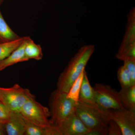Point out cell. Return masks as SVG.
Returning a JSON list of instances; mask_svg holds the SVG:
<instances>
[{
	"instance_id": "cell-11",
	"label": "cell",
	"mask_w": 135,
	"mask_h": 135,
	"mask_svg": "<svg viewBox=\"0 0 135 135\" xmlns=\"http://www.w3.org/2000/svg\"><path fill=\"white\" fill-rule=\"evenodd\" d=\"M27 38V36L24 37V39L21 44L7 58L0 62V65L4 69L17 63L28 60L25 53Z\"/></svg>"
},
{
	"instance_id": "cell-13",
	"label": "cell",
	"mask_w": 135,
	"mask_h": 135,
	"mask_svg": "<svg viewBox=\"0 0 135 135\" xmlns=\"http://www.w3.org/2000/svg\"><path fill=\"white\" fill-rule=\"evenodd\" d=\"M119 92L121 101L125 109L135 111V85L121 88Z\"/></svg>"
},
{
	"instance_id": "cell-2",
	"label": "cell",
	"mask_w": 135,
	"mask_h": 135,
	"mask_svg": "<svg viewBox=\"0 0 135 135\" xmlns=\"http://www.w3.org/2000/svg\"><path fill=\"white\" fill-rule=\"evenodd\" d=\"M75 113L89 130L107 127L111 119L110 110L103 108L96 103L78 100Z\"/></svg>"
},
{
	"instance_id": "cell-6",
	"label": "cell",
	"mask_w": 135,
	"mask_h": 135,
	"mask_svg": "<svg viewBox=\"0 0 135 135\" xmlns=\"http://www.w3.org/2000/svg\"><path fill=\"white\" fill-rule=\"evenodd\" d=\"M94 89L96 103L107 110L124 108L121 101L119 92L109 85L96 83Z\"/></svg>"
},
{
	"instance_id": "cell-20",
	"label": "cell",
	"mask_w": 135,
	"mask_h": 135,
	"mask_svg": "<svg viewBox=\"0 0 135 135\" xmlns=\"http://www.w3.org/2000/svg\"><path fill=\"white\" fill-rule=\"evenodd\" d=\"M123 62V65L126 66L130 74L131 85H135V60L128 59Z\"/></svg>"
},
{
	"instance_id": "cell-21",
	"label": "cell",
	"mask_w": 135,
	"mask_h": 135,
	"mask_svg": "<svg viewBox=\"0 0 135 135\" xmlns=\"http://www.w3.org/2000/svg\"><path fill=\"white\" fill-rule=\"evenodd\" d=\"M108 135H122V132L119 126L115 122L111 119L107 127Z\"/></svg>"
},
{
	"instance_id": "cell-25",
	"label": "cell",
	"mask_w": 135,
	"mask_h": 135,
	"mask_svg": "<svg viewBox=\"0 0 135 135\" xmlns=\"http://www.w3.org/2000/svg\"><path fill=\"white\" fill-rule=\"evenodd\" d=\"M4 124H5V123L4 122H3L1 121H0V127L4 126Z\"/></svg>"
},
{
	"instance_id": "cell-15",
	"label": "cell",
	"mask_w": 135,
	"mask_h": 135,
	"mask_svg": "<svg viewBox=\"0 0 135 135\" xmlns=\"http://www.w3.org/2000/svg\"><path fill=\"white\" fill-rule=\"evenodd\" d=\"M25 53L28 60L30 59L39 60L43 57V53L41 46L36 44L30 37L27 36L25 47Z\"/></svg>"
},
{
	"instance_id": "cell-28",
	"label": "cell",
	"mask_w": 135,
	"mask_h": 135,
	"mask_svg": "<svg viewBox=\"0 0 135 135\" xmlns=\"http://www.w3.org/2000/svg\"><path fill=\"white\" fill-rule=\"evenodd\" d=\"M1 0H0V2H1Z\"/></svg>"
},
{
	"instance_id": "cell-27",
	"label": "cell",
	"mask_w": 135,
	"mask_h": 135,
	"mask_svg": "<svg viewBox=\"0 0 135 135\" xmlns=\"http://www.w3.org/2000/svg\"><path fill=\"white\" fill-rule=\"evenodd\" d=\"M4 42V41H3L2 40H1V39H0V42Z\"/></svg>"
},
{
	"instance_id": "cell-16",
	"label": "cell",
	"mask_w": 135,
	"mask_h": 135,
	"mask_svg": "<svg viewBox=\"0 0 135 135\" xmlns=\"http://www.w3.org/2000/svg\"><path fill=\"white\" fill-rule=\"evenodd\" d=\"M24 37L11 41L0 42V62L4 60L11 54L23 42Z\"/></svg>"
},
{
	"instance_id": "cell-5",
	"label": "cell",
	"mask_w": 135,
	"mask_h": 135,
	"mask_svg": "<svg viewBox=\"0 0 135 135\" xmlns=\"http://www.w3.org/2000/svg\"><path fill=\"white\" fill-rule=\"evenodd\" d=\"M19 113L26 120L36 126L43 127L52 126L49 108L36 101L35 97L27 100Z\"/></svg>"
},
{
	"instance_id": "cell-4",
	"label": "cell",
	"mask_w": 135,
	"mask_h": 135,
	"mask_svg": "<svg viewBox=\"0 0 135 135\" xmlns=\"http://www.w3.org/2000/svg\"><path fill=\"white\" fill-rule=\"evenodd\" d=\"M34 97L29 90L23 88L18 84L9 88L0 87V103L12 112L19 113L25 103Z\"/></svg>"
},
{
	"instance_id": "cell-10",
	"label": "cell",
	"mask_w": 135,
	"mask_h": 135,
	"mask_svg": "<svg viewBox=\"0 0 135 135\" xmlns=\"http://www.w3.org/2000/svg\"><path fill=\"white\" fill-rule=\"evenodd\" d=\"M4 128L8 135H25L24 118L20 113L12 112L9 119L4 124Z\"/></svg>"
},
{
	"instance_id": "cell-23",
	"label": "cell",
	"mask_w": 135,
	"mask_h": 135,
	"mask_svg": "<svg viewBox=\"0 0 135 135\" xmlns=\"http://www.w3.org/2000/svg\"><path fill=\"white\" fill-rule=\"evenodd\" d=\"M108 135L107 127L98 128L89 130L87 135Z\"/></svg>"
},
{
	"instance_id": "cell-3",
	"label": "cell",
	"mask_w": 135,
	"mask_h": 135,
	"mask_svg": "<svg viewBox=\"0 0 135 135\" xmlns=\"http://www.w3.org/2000/svg\"><path fill=\"white\" fill-rule=\"evenodd\" d=\"M67 94L56 89L51 94L49 105L52 126H57L75 113L77 103Z\"/></svg>"
},
{
	"instance_id": "cell-22",
	"label": "cell",
	"mask_w": 135,
	"mask_h": 135,
	"mask_svg": "<svg viewBox=\"0 0 135 135\" xmlns=\"http://www.w3.org/2000/svg\"><path fill=\"white\" fill-rule=\"evenodd\" d=\"M12 112L8 107L0 103V121L6 123L9 119Z\"/></svg>"
},
{
	"instance_id": "cell-19",
	"label": "cell",
	"mask_w": 135,
	"mask_h": 135,
	"mask_svg": "<svg viewBox=\"0 0 135 135\" xmlns=\"http://www.w3.org/2000/svg\"><path fill=\"white\" fill-rule=\"evenodd\" d=\"M117 76L121 88H128L132 86L130 74L125 65L122 66L119 68Z\"/></svg>"
},
{
	"instance_id": "cell-18",
	"label": "cell",
	"mask_w": 135,
	"mask_h": 135,
	"mask_svg": "<svg viewBox=\"0 0 135 135\" xmlns=\"http://www.w3.org/2000/svg\"><path fill=\"white\" fill-rule=\"evenodd\" d=\"M84 70H83V71L80 74L79 76L73 83L67 94L68 97L72 99L76 102V103L78 102L79 99L80 89L83 79Z\"/></svg>"
},
{
	"instance_id": "cell-26",
	"label": "cell",
	"mask_w": 135,
	"mask_h": 135,
	"mask_svg": "<svg viewBox=\"0 0 135 135\" xmlns=\"http://www.w3.org/2000/svg\"><path fill=\"white\" fill-rule=\"evenodd\" d=\"M3 69H4V68L1 65H0V71L3 70Z\"/></svg>"
},
{
	"instance_id": "cell-8",
	"label": "cell",
	"mask_w": 135,
	"mask_h": 135,
	"mask_svg": "<svg viewBox=\"0 0 135 135\" xmlns=\"http://www.w3.org/2000/svg\"><path fill=\"white\" fill-rule=\"evenodd\" d=\"M55 127L58 135H87L89 131L75 112Z\"/></svg>"
},
{
	"instance_id": "cell-14",
	"label": "cell",
	"mask_w": 135,
	"mask_h": 135,
	"mask_svg": "<svg viewBox=\"0 0 135 135\" xmlns=\"http://www.w3.org/2000/svg\"><path fill=\"white\" fill-rule=\"evenodd\" d=\"M79 100L91 103H96L94 89L90 85L85 70L84 71L83 79L80 89Z\"/></svg>"
},
{
	"instance_id": "cell-12",
	"label": "cell",
	"mask_w": 135,
	"mask_h": 135,
	"mask_svg": "<svg viewBox=\"0 0 135 135\" xmlns=\"http://www.w3.org/2000/svg\"><path fill=\"white\" fill-rule=\"evenodd\" d=\"M25 135H58L55 126L40 127L30 123L25 119Z\"/></svg>"
},
{
	"instance_id": "cell-24",
	"label": "cell",
	"mask_w": 135,
	"mask_h": 135,
	"mask_svg": "<svg viewBox=\"0 0 135 135\" xmlns=\"http://www.w3.org/2000/svg\"><path fill=\"white\" fill-rule=\"evenodd\" d=\"M4 126L0 127V135H4Z\"/></svg>"
},
{
	"instance_id": "cell-9",
	"label": "cell",
	"mask_w": 135,
	"mask_h": 135,
	"mask_svg": "<svg viewBox=\"0 0 135 135\" xmlns=\"http://www.w3.org/2000/svg\"><path fill=\"white\" fill-rule=\"evenodd\" d=\"M126 29L118 54H123L135 47V9L133 8L128 15Z\"/></svg>"
},
{
	"instance_id": "cell-17",
	"label": "cell",
	"mask_w": 135,
	"mask_h": 135,
	"mask_svg": "<svg viewBox=\"0 0 135 135\" xmlns=\"http://www.w3.org/2000/svg\"><path fill=\"white\" fill-rule=\"evenodd\" d=\"M20 37L8 25L0 11V39L6 42L14 40Z\"/></svg>"
},
{
	"instance_id": "cell-7",
	"label": "cell",
	"mask_w": 135,
	"mask_h": 135,
	"mask_svg": "<svg viewBox=\"0 0 135 135\" xmlns=\"http://www.w3.org/2000/svg\"><path fill=\"white\" fill-rule=\"evenodd\" d=\"M110 110L111 119L119 126L122 135H135V111L125 108Z\"/></svg>"
},
{
	"instance_id": "cell-1",
	"label": "cell",
	"mask_w": 135,
	"mask_h": 135,
	"mask_svg": "<svg viewBox=\"0 0 135 135\" xmlns=\"http://www.w3.org/2000/svg\"><path fill=\"white\" fill-rule=\"evenodd\" d=\"M95 50L92 45L83 46L79 49L59 77L56 90L68 93L73 83L85 70Z\"/></svg>"
}]
</instances>
